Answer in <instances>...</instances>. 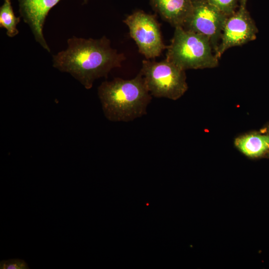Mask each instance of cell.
<instances>
[{"label": "cell", "instance_id": "6da1fadb", "mask_svg": "<svg viewBox=\"0 0 269 269\" xmlns=\"http://www.w3.org/2000/svg\"><path fill=\"white\" fill-rule=\"evenodd\" d=\"M67 42L66 50L53 55V66L69 73L87 89L96 80L107 77L113 69L121 67L126 59L111 47L106 36L99 39L73 36Z\"/></svg>", "mask_w": 269, "mask_h": 269}, {"label": "cell", "instance_id": "7a4b0ae2", "mask_svg": "<svg viewBox=\"0 0 269 269\" xmlns=\"http://www.w3.org/2000/svg\"><path fill=\"white\" fill-rule=\"evenodd\" d=\"M98 95L105 116L115 122H129L146 115L152 97L140 72L132 79L102 82Z\"/></svg>", "mask_w": 269, "mask_h": 269}, {"label": "cell", "instance_id": "3957f363", "mask_svg": "<svg viewBox=\"0 0 269 269\" xmlns=\"http://www.w3.org/2000/svg\"><path fill=\"white\" fill-rule=\"evenodd\" d=\"M167 49L166 59L184 70L212 68L218 65V58L209 40L181 26L175 27Z\"/></svg>", "mask_w": 269, "mask_h": 269}, {"label": "cell", "instance_id": "277c9868", "mask_svg": "<svg viewBox=\"0 0 269 269\" xmlns=\"http://www.w3.org/2000/svg\"><path fill=\"white\" fill-rule=\"evenodd\" d=\"M140 72L152 96L175 100L187 90L185 70L166 59L143 60Z\"/></svg>", "mask_w": 269, "mask_h": 269}, {"label": "cell", "instance_id": "5b68a950", "mask_svg": "<svg viewBox=\"0 0 269 269\" xmlns=\"http://www.w3.org/2000/svg\"><path fill=\"white\" fill-rule=\"evenodd\" d=\"M139 52L147 59L159 56L167 48L162 41L160 27L155 16L137 10L124 20Z\"/></svg>", "mask_w": 269, "mask_h": 269}, {"label": "cell", "instance_id": "8992f818", "mask_svg": "<svg viewBox=\"0 0 269 269\" xmlns=\"http://www.w3.org/2000/svg\"><path fill=\"white\" fill-rule=\"evenodd\" d=\"M227 16L207 0H194L191 12L182 27L205 36L216 54Z\"/></svg>", "mask_w": 269, "mask_h": 269}, {"label": "cell", "instance_id": "52a82bcc", "mask_svg": "<svg viewBox=\"0 0 269 269\" xmlns=\"http://www.w3.org/2000/svg\"><path fill=\"white\" fill-rule=\"evenodd\" d=\"M248 0H241L236 10L228 16L216 53L219 59L228 49L256 39L258 29L247 8Z\"/></svg>", "mask_w": 269, "mask_h": 269}, {"label": "cell", "instance_id": "ba28073f", "mask_svg": "<svg viewBox=\"0 0 269 269\" xmlns=\"http://www.w3.org/2000/svg\"><path fill=\"white\" fill-rule=\"evenodd\" d=\"M60 0H17L20 16L29 26L35 41L48 52L50 49L45 40L43 29L51 9ZM89 0H83L86 3Z\"/></svg>", "mask_w": 269, "mask_h": 269}, {"label": "cell", "instance_id": "9c48e42d", "mask_svg": "<svg viewBox=\"0 0 269 269\" xmlns=\"http://www.w3.org/2000/svg\"><path fill=\"white\" fill-rule=\"evenodd\" d=\"M194 0H150L156 12L174 27H183L189 16Z\"/></svg>", "mask_w": 269, "mask_h": 269}, {"label": "cell", "instance_id": "30bf717a", "mask_svg": "<svg viewBox=\"0 0 269 269\" xmlns=\"http://www.w3.org/2000/svg\"><path fill=\"white\" fill-rule=\"evenodd\" d=\"M235 145L248 156H259L269 149V135H245L237 138Z\"/></svg>", "mask_w": 269, "mask_h": 269}, {"label": "cell", "instance_id": "8fae6325", "mask_svg": "<svg viewBox=\"0 0 269 269\" xmlns=\"http://www.w3.org/2000/svg\"><path fill=\"white\" fill-rule=\"evenodd\" d=\"M20 17L15 15L11 0H3L0 7V27L6 29L8 37H13L18 34L16 26L20 21Z\"/></svg>", "mask_w": 269, "mask_h": 269}, {"label": "cell", "instance_id": "7c38bea8", "mask_svg": "<svg viewBox=\"0 0 269 269\" xmlns=\"http://www.w3.org/2000/svg\"><path fill=\"white\" fill-rule=\"evenodd\" d=\"M207 0L227 16H229L236 10L241 1V0Z\"/></svg>", "mask_w": 269, "mask_h": 269}, {"label": "cell", "instance_id": "4fadbf2b", "mask_svg": "<svg viewBox=\"0 0 269 269\" xmlns=\"http://www.w3.org/2000/svg\"><path fill=\"white\" fill-rule=\"evenodd\" d=\"M0 269H28L27 263L21 259H10L1 261L0 263Z\"/></svg>", "mask_w": 269, "mask_h": 269}]
</instances>
